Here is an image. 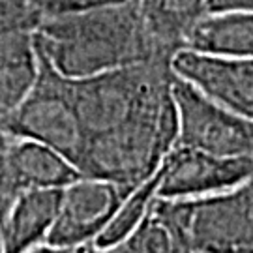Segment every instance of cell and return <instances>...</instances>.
I'll list each match as a JSON object with an SVG mask.
<instances>
[{"label":"cell","instance_id":"cell-1","mask_svg":"<svg viewBox=\"0 0 253 253\" xmlns=\"http://www.w3.org/2000/svg\"><path fill=\"white\" fill-rule=\"evenodd\" d=\"M172 79L165 58L72 79L81 176L113 182L129 193L158 171L178 133Z\"/></svg>","mask_w":253,"mask_h":253},{"label":"cell","instance_id":"cell-2","mask_svg":"<svg viewBox=\"0 0 253 253\" xmlns=\"http://www.w3.org/2000/svg\"><path fill=\"white\" fill-rule=\"evenodd\" d=\"M34 45L40 58L68 79L158 58L141 27L135 0L42 19Z\"/></svg>","mask_w":253,"mask_h":253},{"label":"cell","instance_id":"cell-3","mask_svg":"<svg viewBox=\"0 0 253 253\" xmlns=\"http://www.w3.org/2000/svg\"><path fill=\"white\" fill-rule=\"evenodd\" d=\"M152 208L188 253H253V174L210 195L154 197Z\"/></svg>","mask_w":253,"mask_h":253},{"label":"cell","instance_id":"cell-4","mask_svg":"<svg viewBox=\"0 0 253 253\" xmlns=\"http://www.w3.org/2000/svg\"><path fill=\"white\" fill-rule=\"evenodd\" d=\"M0 129L15 139H30L51 146L75 165L81 152V127L72 96V79L40 58L38 79L11 115L0 120Z\"/></svg>","mask_w":253,"mask_h":253},{"label":"cell","instance_id":"cell-5","mask_svg":"<svg viewBox=\"0 0 253 253\" xmlns=\"http://www.w3.org/2000/svg\"><path fill=\"white\" fill-rule=\"evenodd\" d=\"M172 98L178 118L176 145L253 160V120L217 105L178 75L172 79Z\"/></svg>","mask_w":253,"mask_h":253},{"label":"cell","instance_id":"cell-6","mask_svg":"<svg viewBox=\"0 0 253 253\" xmlns=\"http://www.w3.org/2000/svg\"><path fill=\"white\" fill-rule=\"evenodd\" d=\"M156 197L190 199L223 191L253 174V160L174 145L158 167Z\"/></svg>","mask_w":253,"mask_h":253},{"label":"cell","instance_id":"cell-7","mask_svg":"<svg viewBox=\"0 0 253 253\" xmlns=\"http://www.w3.org/2000/svg\"><path fill=\"white\" fill-rule=\"evenodd\" d=\"M126 195L127 191L113 182L79 176L60 191L45 244L64 250L92 244Z\"/></svg>","mask_w":253,"mask_h":253},{"label":"cell","instance_id":"cell-8","mask_svg":"<svg viewBox=\"0 0 253 253\" xmlns=\"http://www.w3.org/2000/svg\"><path fill=\"white\" fill-rule=\"evenodd\" d=\"M174 75L217 105L253 120V56H223L180 49L171 58Z\"/></svg>","mask_w":253,"mask_h":253},{"label":"cell","instance_id":"cell-9","mask_svg":"<svg viewBox=\"0 0 253 253\" xmlns=\"http://www.w3.org/2000/svg\"><path fill=\"white\" fill-rule=\"evenodd\" d=\"M40 73L34 30L0 19V120L11 115L32 90Z\"/></svg>","mask_w":253,"mask_h":253},{"label":"cell","instance_id":"cell-10","mask_svg":"<svg viewBox=\"0 0 253 253\" xmlns=\"http://www.w3.org/2000/svg\"><path fill=\"white\" fill-rule=\"evenodd\" d=\"M135 8L154 54L171 60L208 13V0H135Z\"/></svg>","mask_w":253,"mask_h":253},{"label":"cell","instance_id":"cell-11","mask_svg":"<svg viewBox=\"0 0 253 253\" xmlns=\"http://www.w3.org/2000/svg\"><path fill=\"white\" fill-rule=\"evenodd\" d=\"M62 190H25L0 225L4 253H28L45 244Z\"/></svg>","mask_w":253,"mask_h":253},{"label":"cell","instance_id":"cell-12","mask_svg":"<svg viewBox=\"0 0 253 253\" xmlns=\"http://www.w3.org/2000/svg\"><path fill=\"white\" fill-rule=\"evenodd\" d=\"M11 162L23 190H62L81 176L68 158L30 139L13 137Z\"/></svg>","mask_w":253,"mask_h":253},{"label":"cell","instance_id":"cell-13","mask_svg":"<svg viewBox=\"0 0 253 253\" xmlns=\"http://www.w3.org/2000/svg\"><path fill=\"white\" fill-rule=\"evenodd\" d=\"M184 49L223 56H253V11L207 13L193 27Z\"/></svg>","mask_w":253,"mask_h":253},{"label":"cell","instance_id":"cell-14","mask_svg":"<svg viewBox=\"0 0 253 253\" xmlns=\"http://www.w3.org/2000/svg\"><path fill=\"white\" fill-rule=\"evenodd\" d=\"M156 186H158V172H154L148 180L139 184L133 191H129L92 244L101 252H105L118 244L120 240H124L148 214L150 205L156 197Z\"/></svg>","mask_w":253,"mask_h":253},{"label":"cell","instance_id":"cell-15","mask_svg":"<svg viewBox=\"0 0 253 253\" xmlns=\"http://www.w3.org/2000/svg\"><path fill=\"white\" fill-rule=\"evenodd\" d=\"M103 253H188L178 242L172 229L167 225L150 205L148 214L143 221L113 248Z\"/></svg>","mask_w":253,"mask_h":253},{"label":"cell","instance_id":"cell-16","mask_svg":"<svg viewBox=\"0 0 253 253\" xmlns=\"http://www.w3.org/2000/svg\"><path fill=\"white\" fill-rule=\"evenodd\" d=\"M11 143L13 137L0 129V225L8 217L9 210L23 193V188L17 180V174L11 162Z\"/></svg>","mask_w":253,"mask_h":253},{"label":"cell","instance_id":"cell-17","mask_svg":"<svg viewBox=\"0 0 253 253\" xmlns=\"http://www.w3.org/2000/svg\"><path fill=\"white\" fill-rule=\"evenodd\" d=\"M28 2L42 15V19H45L51 15H62V13L84 11V9L100 8V6L120 4L127 0H28Z\"/></svg>","mask_w":253,"mask_h":253},{"label":"cell","instance_id":"cell-18","mask_svg":"<svg viewBox=\"0 0 253 253\" xmlns=\"http://www.w3.org/2000/svg\"><path fill=\"white\" fill-rule=\"evenodd\" d=\"M253 11V0H208V13Z\"/></svg>","mask_w":253,"mask_h":253},{"label":"cell","instance_id":"cell-19","mask_svg":"<svg viewBox=\"0 0 253 253\" xmlns=\"http://www.w3.org/2000/svg\"><path fill=\"white\" fill-rule=\"evenodd\" d=\"M28 253H68V250H64V248H54V246H49V244H42L34 248V250H30Z\"/></svg>","mask_w":253,"mask_h":253},{"label":"cell","instance_id":"cell-20","mask_svg":"<svg viewBox=\"0 0 253 253\" xmlns=\"http://www.w3.org/2000/svg\"><path fill=\"white\" fill-rule=\"evenodd\" d=\"M68 253H103V252L98 250L94 244H83V246H77V248H70Z\"/></svg>","mask_w":253,"mask_h":253},{"label":"cell","instance_id":"cell-21","mask_svg":"<svg viewBox=\"0 0 253 253\" xmlns=\"http://www.w3.org/2000/svg\"><path fill=\"white\" fill-rule=\"evenodd\" d=\"M0 253H4V250H2V231H0Z\"/></svg>","mask_w":253,"mask_h":253}]
</instances>
